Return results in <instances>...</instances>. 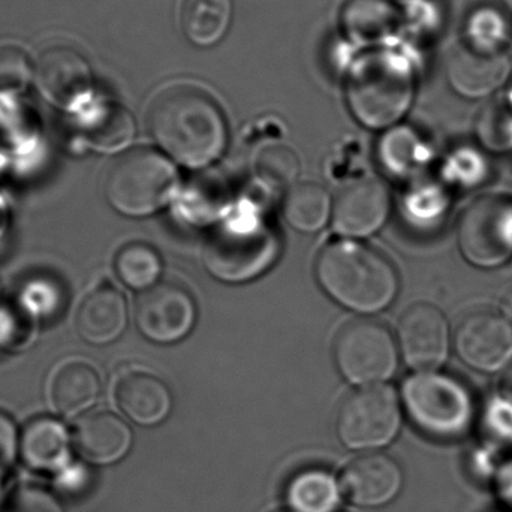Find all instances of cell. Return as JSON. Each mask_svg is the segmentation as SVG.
<instances>
[{
	"label": "cell",
	"instance_id": "cell-5",
	"mask_svg": "<svg viewBox=\"0 0 512 512\" xmlns=\"http://www.w3.org/2000/svg\"><path fill=\"white\" fill-rule=\"evenodd\" d=\"M179 174L170 159L150 149L123 153L105 177V197L131 218L153 215L173 198Z\"/></svg>",
	"mask_w": 512,
	"mask_h": 512
},
{
	"label": "cell",
	"instance_id": "cell-22",
	"mask_svg": "<svg viewBox=\"0 0 512 512\" xmlns=\"http://www.w3.org/2000/svg\"><path fill=\"white\" fill-rule=\"evenodd\" d=\"M101 381L90 364L68 361L62 364L51 379V405L63 415L86 411L98 399Z\"/></svg>",
	"mask_w": 512,
	"mask_h": 512
},
{
	"label": "cell",
	"instance_id": "cell-2",
	"mask_svg": "<svg viewBox=\"0 0 512 512\" xmlns=\"http://www.w3.org/2000/svg\"><path fill=\"white\" fill-rule=\"evenodd\" d=\"M315 274L328 297L358 313L387 309L399 291L393 264L376 249L351 240L328 243L316 258Z\"/></svg>",
	"mask_w": 512,
	"mask_h": 512
},
{
	"label": "cell",
	"instance_id": "cell-19",
	"mask_svg": "<svg viewBox=\"0 0 512 512\" xmlns=\"http://www.w3.org/2000/svg\"><path fill=\"white\" fill-rule=\"evenodd\" d=\"M116 400L126 417L143 426L161 423L170 414L173 397L152 373H126L116 387Z\"/></svg>",
	"mask_w": 512,
	"mask_h": 512
},
{
	"label": "cell",
	"instance_id": "cell-21",
	"mask_svg": "<svg viewBox=\"0 0 512 512\" xmlns=\"http://www.w3.org/2000/svg\"><path fill=\"white\" fill-rule=\"evenodd\" d=\"M20 453L24 463L35 471H57L68 460V433L53 418H35L24 427Z\"/></svg>",
	"mask_w": 512,
	"mask_h": 512
},
{
	"label": "cell",
	"instance_id": "cell-30",
	"mask_svg": "<svg viewBox=\"0 0 512 512\" xmlns=\"http://www.w3.org/2000/svg\"><path fill=\"white\" fill-rule=\"evenodd\" d=\"M510 29L505 15L493 6L477 9L468 21L466 42L484 50L502 51Z\"/></svg>",
	"mask_w": 512,
	"mask_h": 512
},
{
	"label": "cell",
	"instance_id": "cell-34",
	"mask_svg": "<svg viewBox=\"0 0 512 512\" xmlns=\"http://www.w3.org/2000/svg\"><path fill=\"white\" fill-rule=\"evenodd\" d=\"M17 454V429L6 412L0 411V478L14 463Z\"/></svg>",
	"mask_w": 512,
	"mask_h": 512
},
{
	"label": "cell",
	"instance_id": "cell-16",
	"mask_svg": "<svg viewBox=\"0 0 512 512\" xmlns=\"http://www.w3.org/2000/svg\"><path fill=\"white\" fill-rule=\"evenodd\" d=\"M403 474L393 457L364 454L349 463L343 474V489L360 507H381L399 495Z\"/></svg>",
	"mask_w": 512,
	"mask_h": 512
},
{
	"label": "cell",
	"instance_id": "cell-20",
	"mask_svg": "<svg viewBox=\"0 0 512 512\" xmlns=\"http://www.w3.org/2000/svg\"><path fill=\"white\" fill-rule=\"evenodd\" d=\"M340 24L351 41L379 44L394 35L399 14L390 0H346L340 12Z\"/></svg>",
	"mask_w": 512,
	"mask_h": 512
},
{
	"label": "cell",
	"instance_id": "cell-32",
	"mask_svg": "<svg viewBox=\"0 0 512 512\" xmlns=\"http://www.w3.org/2000/svg\"><path fill=\"white\" fill-rule=\"evenodd\" d=\"M32 77L29 57L15 45L0 47V92L23 90Z\"/></svg>",
	"mask_w": 512,
	"mask_h": 512
},
{
	"label": "cell",
	"instance_id": "cell-37",
	"mask_svg": "<svg viewBox=\"0 0 512 512\" xmlns=\"http://www.w3.org/2000/svg\"><path fill=\"white\" fill-rule=\"evenodd\" d=\"M510 81H511V83H510V92H508V98H510V105L512 107V75L510 77Z\"/></svg>",
	"mask_w": 512,
	"mask_h": 512
},
{
	"label": "cell",
	"instance_id": "cell-13",
	"mask_svg": "<svg viewBox=\"0 0 512 512\" xmlns=\"http://www.w3.org/2000/svg\"><path fill=\"white\" fill-rule=\"evenodd\" d=\"M390 206V194L381 180H352L337 192L334 200V230L346 237L372 236L387 221Z\"/></svg>",
	"mask_w": 512,
	"mask_h": 512
},
{
	"label": "cell",
	"instance_id": "cell-1",
	"mask_svg": "<svg viewBox=\"0 0 512 512\" xmlns=\"http://www.w3.org/2000/svg\"><path fill=\"white\" fill-rule=\"evenodd\" d=\"M150 134L168 156L198 170L227 147L224 113L215 99L195 86H173L153 99L147 114Z\"/></svg>",
	"mask_w": 512,
	"mask_h": 512
},
{
	"label": "cell",
	"instance_id": "cell-38",
	"mask_svg": "<svg viewBox=\"0 0 512 512\" xmlns=\"http://www.w3.org/2000/svg\"><path fill=\"white\" fill-rule=\"evenodd\" d=\"M400 2H414V0H400Z\"/></svg>",
	"mask_w": 512,
	"mask_h": 512
},
{
	"label": "cell",
	"instance_id": "cell-24",
	"mask_svg": "<svg viewBox=\"0 0 512 512\" xmlns=\"http://www.w3.org/2000/svg\"><path fill=\"white\" fill-rule=\"evenodd\" d=\"M285 499L292 512H336L342 490L330 471L310 466L289 478Z\"/></svg>",
	"mask_w": 512,
	"mask_h": 512
},
{
	"label": "cell",
	"instance_id": "cell-7",
	"mask_svg": "<svg viewBox=\"0 0 512 512\" xmlns=\"http://www.w3.org/2000/svg\"><path fill=\"white\" fill-rule=\"evenodd\" d=\"M334 361L346 381L370 387L388 381L396 373L399 352L393 334L384 324L358 319L337 334Z\"/></svg>",
	"mask_w": 512,
	"mask_h": 512
},
{
	"label": "cell",
	"instance_id": "cell-4",
	"mask_svg": "<svg viewBox=\"0 0 512 512\" xmlns=\"http://www.w3.org/2000/svg\"><path fill=\"white\" fill-rule=\"evenodd\" d=\"M403 406L414 426L436 441L468 435L475 406L462 382L444 373L418 372L403 384Z\"/></svg>",
	"mask_w": 512,
	"mask_h": 512
},
{
	"label": "cell",
	"instance_id": "cell-15",
	"mask_svg": "<svg viewBox=\"0 0 512 512\" xmlns=\"http://www.w3.org/2000/svg\"><path fill=\"white\" fill-rule=\"evenodd\" d=\"M447 77L460 95L484 98L510 78V60L504 51L484 50L463 42L448 59Z\"/></svg>",
	"mask_w": 512,
	"mask_h": 512
},
{
	"label": "cell",
	"instance_id": "cell-18",
	"mask_svg": "<svg viewBox=\"0 0 512 512\" xmlns=\"http://www.w3.org/2000/svg\"><path fill=\"white\" fill-rule=\"evenodd\" d=\"M128 306L122 292L110 285L99 286L90 292L78 307V334L92 345H107L125 331Z\"/></svg>",
	"mask_w": 512,
	"mask_h": 512
},
{
	"label": "cell",
	"instance_id": "cell-31",
	"mask_svg": "<svg viewBox=\"0 0 512 512\" xmlns=\"http://www.w3.org/2000/svg\"><path fill=\"white\" fill-rule=\"evenodd\" d=\"M420 141L414 132L399 128L388 132L382 141V159L394 173H403L411 167V162L420 158Z\"/></svg>",
	"mask_w": 512,
	"mask_h": 512
},
{
	"label": "cell",
	"instance_id": "cell-28",
	"mask_svg": "<svg viewBox=\"0 0 512 512\" xmlns=\"http://www.w3.org/2000/svg\"><path fill=\"white\" fill-rule=\"evenodd\" d=\"M254 168L259 180L274 186H294L300 174V161L291 147L285 144H268L256 153Z\"/></svg>",
	"mask_w": 512,
	"mask_h": 512
},
{
	"label": "cell",
	"instance_id": "cell-39",
	"mask_svg": "<svg viewBox=\"0 0 512 512\" xmlns=\"http://www.w3.org/2000/svg\"><path fill=\"white\" fill-rule=\"evenodd\" d=\"M279 512H285V511H279Z\"/></svg>",
	"mask_w": 512,
	"mask_h": 512
},
{
	"label": "cell",
	"instance_id": "cell-8",
	"mask_svg": "<svg viewBox=\"0 0 512 512\" xmlns=\"http://www.w3.org/2000/svg\"><path fill=\"white\" fill-rule=\"evenodd\" d=\"M402 424L399 399L387 385H370L343 400L337 414L340 441L351 450H373L390 444Z\"/></svg>",
	"mask_w": 512,
	"mask_h": 512
},
{
	"label": "cell",
	"instance_id": "cell-6",
	"mask_svg": "<svg viewBox=\"0 0 512 512\" xmlns=\"http://www.w3.org/2000/svg\"><path fill=\"white\" fill-rule=\"evenodd\" d=\"M279 252V239L264 222H230L209 237L203 256L216 279L243 283L270 268Z\"/></svg>",
	"mask_w": 512,
	"mask_h": 512
},
{
	"label": "cell",
	"instance_id": "cell-36",
	"mask_svg": "<svg viewBox=\"0 0 512 512\" xmlns=\"http://www.w3.org/2000/svg\"><path fill=\"white\" fill-rule=\"evenodd\" d=\"M504 378V384H502V387H504V393L507 394L508 399L512 402V367L507 370Z\"/></svg>",
	"mask_w": 512,
	"mask_h": 512
},
{
	"label": "cell",
	"instance_id": "cell-12",
	"mask_svg": "<svg viewBox=\"0 0 512 512\" xmlns=\"http://www.w3.org/2000/svg\"><path fill=\"white\" fill-rule=\"evenodd\" d=\"M403 360L418 372H432L447 360L450 330L438 307L418 303L405 310L399 322Z\"/></svg>",
	"mask_w": 512,
	"mask_h": 512
},
{
	"label": "cell",
	"instance_id": "cell-9",
	"mask_svg": "<svg viewBox=\"0 0 512 512\" xmlns=\"http://www.w3.org/2000/svg\"><path fill=\"white\" fill-rule=\"evenodd\" d=\"M460 251L477 267H498L512 256V201L481 197L463 213L457 230Z\"/></svg>",
	"mask_w": 512,
	"mask_h": 512
},
{
	"label": "cell",
	"instance_id": "cell-14",
	"mask_svg": "<svg viewBox=\"0 0 512 512\" xmlns=\"http://www.w3.org/2000/svg\"><path fill=\"white\" fill-rule=\"evenodd\" d=\"M36 81L45 98L63 108L74 107L92 89V69L86 57L68 45H51L35 63Z\"/></svg>",
	"mask_w": 512,
	"mask_h": 512
},
{
	"label": "cell",
	"instance_id": "cell-11",
	"mask_svg": "<svg viewBox=\"0 0 512 512\" xmlns=\"http://www.w3.org/2000/svg\"><path fill=\"white\" fill-rule=\"evenodd\" d=\"M456 349L472 369L496 372L512 358L511 322L493 309L474 310L457 327Z\"/></svg>",
	"mask_w": 512,
	"mask_h": 512
},
{
	"label": "cell",
	"instance_id": "cell-35",
	"mask_svg": "<svg viewBox=\"0 0 512 512\" xmlns=\"http://www.w3.org/2000/svg\"><path fill=\"white\" fill-rule=\"evenodd\" d=\"M493 484L502 504L512 511V456L499 462L493 475Z\"/></svg>",
	"mask_w": 512,
	"mask_h": 512
},
{
	"label": "cell",
	"instance_id": "cell-23",
	"mask_svg": "<svg viewBox=\"0 0 512 512\" xmlns=\"http://www.w3.org/2000/svg\"><path fill=\"white\" fill-rule=\"evenodd\" d=\"M81 132L93 149L99 152H117L125 149L134 138V117L122 105L102 101L84 114L81 119Z\"/></svg>",
	"mask_w": 512,
	"mask_h": 512
},
{
	"label": "cell",
	"instance_id": "cell-25",
	"mask_svg": "<svg viewBox=\"0 0 512 512\" xmlns=\"http://www.w3.org/2000/svg\"><path fill=\"white\" fill-rule=\"evenodd\" d=\"M233 18V0H183L182 29L192 44L210 47L221 41Z\"/></svg>",
	"mask_w": 512,
	"mask_h": 512
},
{
	"label": "cell",
	"instance_id": "cell-26",
	"mask_svg": "<svg viewBox=\"0 0 512 512\" xmlns=\"http://www.w3.org/2000/svg\"><path fill=\"white\" fill-rule=\"evenodd\" d=\"M333 213V201L318 183L291 186L283 200V216L301 233H315L327 224Z\"/></svg>",
	"mask_w": 512,
	"mask_h": 512
},
{
	"label": "cell",
	"instance_id": "cell-33",
	"mask_svg": "<svg viewBox=\"0 0 512 512\" xmlns=\"http://www.w3.org/2000/svg\"><path fill=\"white\" fill-rule=\"evenodd\" d=\"M6 512H63L59 502L53 495L39 489L27 486L15 490L8 502Z\"/></svg>",
	"mask_w": 512,
	"mask_h": 512
},
{
	"label": "cell",
	"instance_id": "cell-17",
	"mask_svg": "<svg viewBox=\"0 0 512 512\" xmlns=\"http://www.w3.org/2000/svg\"><path fill=\"white\" fill-rule=\"evenodd\" d=\"M74 441L84 459L107 465L128 453L132 433L122 418L108 411H96L78 420Z\"/></svg>",
	"mask_w": 512,
	"mask_h": 512
},
{
	"label": "cell",
	"instance_id": "cell-10",
	"mask_svg": "<svg viewBox=\"0 0 512 512\" xmlns=\"http://www.w3.org/2000/svg\"><path fill=\"white\" fill-rule=\"evenodd\" d=\"M135 321L144 337L170 345L191 333L197 321V306L183 286L159 283L138 298Z\"/></svg>",
	"mask_w": 512,
	"mask_h": 512
},
{
	"label": "cell",
	"instance_id": "cell-29",
	"mask_svg": "<svg viewBox=\"0 0 512 512\" xmlns=\"http://www.w3.org/2000/svg\"><path fill=\"white\" fill-rule=\"evenodd\" d=\"M478 140L492 152L512 149V107L504 102H492L481 110L477 126Z\"/></svg>",
	"mask_w": 512,
	"mask_h": 512
},
{
	"label": "cell",
	"instance_id": "cell-3",
	"mask_svg": "<svg viewBox=\"0 0 512 512\" xmlns=\"http://www.w3.org/2000/svg\"><path fill=\"white\" fill-rule=\"evenodd\" d=\"M414 77L393 51L376 50L355 60L346 80V99L355 119L370 129L399 122L411 107Z\"/></svg>",
	"mask_w": 512,
	"mask_h": 512
},
{
	"label": "cell",
	"instance_id": "cell-27",
	"mask_svg": "<svg viewBox=\"0 0 512 512\" xmlns=\"http://www.w3.org/2000/svg\"><path fill=\"white\" fill-rule=\"evenodd\" d=\"M117 277L132 289H150L158 282L162 271L161 256L144 243H129L114 259Z\"/></svg>",
	"mask_w": 512,
	"mask_h": 512
}]
</instances>
